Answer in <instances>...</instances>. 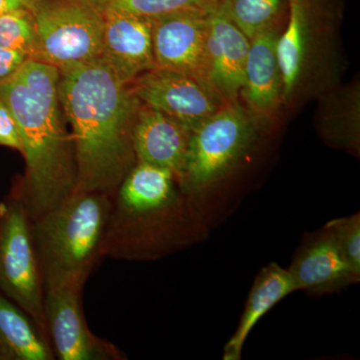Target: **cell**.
<instances>
[{
  "mask_svg": "<svg viewBox=\"0 0 360 360\" xmlns=\"http://www.w3.org/2000/svg\"><path fill=\"white\" fill-rule=\"evenodd\" d=\"M58 94L75 146V191L113 195L136 162L132 129L141 101L103 56L59 68Z\"/></svg>",
  "mask_w": 360,
  "mask_h": 360,
  "instance_id": "1",
  "label": "cell"
},
{
  "mask_svg": "<svg viewBox=\"0 0 360 360\" xmlns=\"http://www.w3.org/2000/svg\"><path fill=\"white\" fill-rule=\"evenodd\" d=\"M59 68L27 59L0 80V101L18 124L25 174L14 200L32 222L75 193V146L58 94Z\"/></svg>",
  "mask_w": 360,
  "mask_h": 360,
  "instance_id": "2",
  "label": "cell"
},
{
  "mask_svg": "<svg viewBox=\"0 0 360 360\" xmlns=\"http://www.w3.org/2000/svg\"><path fill=\"white\" fill-rule=\"evenodd\" d=\"M288 18L277 40L283 106L295 108L338 86L345 70L341 7L336 0H286Z\"/></svg>",
  "mask_w": 360,
  "mask_h": 360,
  "instance_id": "3",
  "label": "cell"
},
{
  "mask_svg": "<svg viewBox=\"0 0 360 360\" xmlns=\"http://www.w3.org/2000/svg\"><path fill=\"white\" fill-rule=\"evenodd\" d=\"M112 195L75 191L32 222L33 238L45 286H84L99 258L110 221Z\"/></svg>",
  "mask_w": 360,
  "mask_h": 360,
  "instance_id": "4",
  "label": "cell"
},
{
  "mask_svg": "<svg viewBox=\"0 0 360 360\" xmlns=\"http://www.w3.org/2000/svg\"><path fill=\"white\" fill-rule=\"evenodd\" d=\"M262 124L240 101L225 104L191 130L179 181L198 193L229 174L255 146Z\"/></svg>",
  "mask_w": 360,
  "mask_h": 360,
  "instance_id": "5",
  "label": "cell"
},
{
  "mask_svg": "<svg viewBox=\"0 0 360 360\" xmlns=\"http://www.w3.org/2000/svg\"><path fill=\"white\" fill-rule=\"evenodd\" d=\"M34 60L61 68L103 56V15L90 0H41Z\"/></svg>",
  "mask_w": 360,
  "mask_h": 360,
  "instance_id": "6",
  "label": "cell"
},
{
  "mask_svg": "<svg viewBox=\"0 0 360 360\" xmlns=\"http://www.w3.org/2000/svg\"><path fill=\"white\" fill-rule=\"evenodd\" d=\"M0 290L25 310L49 338L44 277L32 222L25 208L16 200L0 205Z\"/></svg>",
  "mask_w": 360,
  "mask_h": 360,
  "instance_id": "7",
  "label": "cell"
},
{
  "mask_svg": "<svg viewBox=\"0 0 360 360\" xmlns=\"http://www.w3.org/2000/svg\"><path fill=\"white\" fill-rule=\"evenodd\" d=\"M129 87L141 103L172 116L191 130L227 104L202 78L165 68L142 73Z\"/></svg>",
  "mask_w": 360,
  "mask_h": 360,
  "instance_id": "8",
  "label": "cell"
},
{
  "mask_svg": "<svg viewBox=\"0 0 360 360\" xmlns=\"http://www.w3.org/2000/svg\"><path fill=\"white\" fill-rule=\"evenodd\" d=\"M84 286L59 284L44 288V316L54 354L61 360L122 359L115 345L89 330L82 312Z\"/></svg>",
  "mask_w": 360,
  "mask_h": 360,
  "instance_id": "9",
  "label": "cell"
},
{
  "mask_svg": "<svg viewBox=\"0 0 360 360\" xmlns=\"http://www.w3.org/2000/svg\"><path fill=\"white\" fill-rule=\"evenodd\" d=\"M210 11L184 9L149 18L156 68L205 80L206 35Z\"/></svg>",
  "mask_w": 360,
  "mask_h": 360,
  "instance_id": "10",
  "label": "cell"
},
{
  "mask_svg": "<svg viewBox=\"0 0 360 360\" xmlns=\"http://www.w3.org/2000/svg\"><path fill=\"white\" fill-rule=\"evenodd\" d=\"M250 44L217 4L208 15L205 78L226 103L239 101Z\"/></svg>",
  "mask_w": 360,
  "mask_h": 360,
  "instance_id": "11",
  "label": "cell"
},
{
  "mask_svg": "<svg viewBox=\"0 0 360 360\" xmlns=\"http://www.w3.org/2000/svg\"><path fill=\"white\" fill-rule=\"evenodd\" d=\"M283 27L272 28L253 37L246 58L239 101L262 127L276 120L283 108V78L276 51Z\"/></svg>",
  "mask_w": 360,
  "mask_h": 360,
  "instance_id": "12",
  "label": "cell"
},
{
  "mask_svg": "<svg viewBox=\"0 0 360 360\" xmlns=\"http://www.w3.org/2000/svg\"><path fill=\"white\" fill-rule=\"evenodd\" d=\"M103 58L124 84L156 68L151 21L122 11H103Z\"/></svg>",
  "mask_w": 360,
  "mask_h": 360,
  "instance_id": "13",
  "label": "cell"
},
{
  "mask_svg": "<svg viewBox=\"0 0 360 360\" xmlns=\"http://www.w3.org/2000/svg\"><path fill=\"white\" fill-rule=\"evenodd\" d=\"M191 134L179 120L141 103L132 129L135 160L170 170L177 179L186 162Z\"/></svg>",
  "mask_w": 360,
  "mask_h": 360,
  "instance_id": "14",
  "label": "cell"
},
{
  "mask_svg": "<svg viewBox=\"0 0 360 360\" xmlns=\"http://www.w3.org/2000/svg\"><path fill=\"white\" fill-rule=\"evenodd\" d=\"M288 270L296 291L333 292L359 279L328 231L307 246Z\"/></svg>",
  "mask_w": 360,
  "mask_h": 360,
  "instance_id": "15",
  "label": "cell"
},
{
  "mask_svg": "<svg viewBox=\"0 0 360 360\" xmlns=\"http://www.w3.org/2000/svg\"><path fill=\"white\" fill-rule=\"evenodd\" d=\"M295 291L288 270L276 264L264 267L255 279L238 328L225 345L224 359H240L246 338L258 321L281 300Z\"/></svg>",
  "mask_w": 360,
  "mask_h": 360,
  "instance_id": "16",
  "label": "cell"
},
{
  "mask_svg": "<svg viewBox=\"0 0 360 360\" xmlns=\"http://www.w3.org/2000/svg\"><path fill=\"white\" fill-rule=\"evenodd\" d=\"M317 123L326 141L333 146L359 151L360 91L359 82L333 87L319 96Z\"/></svg>",
  "mask_w": 360,
  "mask_h": 360,
  "instance_id": "17",
  "label": "cell"
},
{
  "mask_svg": "<svg viewBox=\"0 0 360 360\" xmlns=\"http://www.w3.org/2000/svg\"><path fill=\"white\" fill-rule=\"evenodd\" d=\"M49 338L30 315L0 293V359L52 360Z\"/></svg>",
  "mask_w": 360,
  "mask_h": 360,
  "instance_id": "18",
  "label": "cell"
},
{
  "mask_svg": "<svg viewBox=\"0 0 360 360\" xmlns=\"http://www.w3.org/2000/svg\"><path fill=\"white\" fill-rule=\"evenodd\" d=\"M219 6L250 40L284 26L288 18L286 0H219Z\"/></svg>",
  "mask_w": 360,
  "mask_h": 360,
  "instance_id": "19",
  "label": "cell"
},
{
  "mask_svg": "<svg viewBox=\"0 0 360 360\" xmlns=\"http://www.w3.org/2000/svg\"><path fill=\"white\" fill-rule=\"evenodd\" d=\"M101 13L122 11L141 18H153L161 14L184 9L212 11L219 0H90Z\"/></svg>",
  "mask_w": 360,
  "mask_h": 360,
  "instance_id": "20",
  "label": "cell"
},
{
  "mask_svg": "<svg viewBox=\"0 0 360 360\" xmlns=\"http://www.w3.org/2000/svg\"><path fill=\"white\" fill-rule=\"evenodd\" d=\"M0 49L20 51L34 60L37 34L32 11L21 9L0 15Z\"/></svg>",
  "mask_w": 360,
  "mask_h": 360,
  "instance_id": "21",
  "label": "cell"
},
{
  "mask_svg": "<svg viewBox=\"0 0 360 360\" xmlns=\"http://www.w3.org/2000/svg\"><path fill=\"white\" fill-rule=\"evenodd\" d=\"M328 231L333 234L343 257L354 274L360 276V217L359 214L329 222Z\"/></svg>",
  "mask_w": 360,
  "mask_h": 360,
  "instance_id": "22",
  "label": "cell"
},
{
  "mask_svg": "<svg viewBox=\"0 0 360 360\" xmlns=\"http://www.w3.org/2000/svg\"><path fill=\"white\" fill-rule=\"evenodd\" d=\"M0 146L16 149L21 153V141L18 124L6 104L0 101Z\"/></svg>",
  "mask_w": 360,
  "mask_h": 360,
  "instance_id": "23",
  "label": "cell"
},
{
  "mask_svg": "<svg viewBox=\"0 0 360 360\" xmlns=\"http://www.w3.org/2000/svg\"><path fill=\"white\" fill-rule=\"evenodd\" d=\"M27 59L30 58L20 51L0 49V80L13 75Z\"/></svg>",
  "mask_w": 360,
  "mask_h": 360,
  "instance_id": "24",
  "label": "cell"
},
{
  "mask_svg": "<svg viewBox=\"0 0 360 360\" xmlns=\"http://www.w3.org/2000/svg\"><path fill=\"white\" fill-rule=\"evenodd\" d=\"M41 0H0V15L14 11H35Z\"/></svg>",
  "mask_w": 360,
  "mask_h": 360,
  "instance_id": "25",
  "label": "cell"
}]
</instances>
